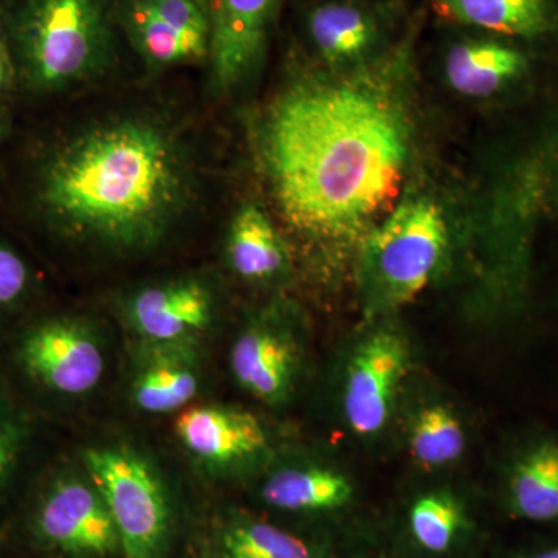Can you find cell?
<instances>
[{
    "mask_svg": "<svg viewBox=\"0 0 558 558\" xmlns=\"http://www.w3.org/2000/svg\"><path fill=\"white\" fill-rule=\"evenodd\" d=\"M3 73H5V65H3L2 50H0V86H2Z\"/></svg>",
    "mask_w": 558,
    "mask_h": 558,
    "instance_id": "cell-28",
    "label": "cell"
},
{
    "mask_svg": "<svg viewBox=\"0 0 558 558\" xmlns=\"http://www.w3.org/2000/svg\"><path fill=\"white\" fill-rule=\"evenodd\" d=\"M409 362L405 340L391 330L373 333L355 349L343 392L344 416L355 435H377L387 425Z\"/></svg>",
    "mask_w": 558,
    "mask_h": 558,
    "instance_id": "cell-6",
    "label": "cell"
},
{
    "mask_svg": "<svg viewBox=\"0 0 558 558\" xmlns=\"http://www.w3.org/2000/svg\"><path fill=\"white\" fill-rule=\"evenodd\" d=\"M130 315L146 343H193L211 322V296L199 282H170L142 290Z\"/></svg>",
    "mask_w": 558,
    "mask_h": 558,
    "instance_id": "cell-12",
    "label": "cell"
},
{
    "mask_svg": "<svg viewBox=\"0 0 558 558\" xmlns=\"http://www.w3.org/2000/svg\"><path fill=\"white\" fill-rule=\"evenodd\" d=\"M126 11L131 35L150 61L171 64L202 58L208 53V36L172 27L156 14L143 9L137 0H131Z\"/></svg>",
    "mask_w": 558,
    "mask_h": 558,
    "instance_id": "cell-20",
    "label": "cell"
},
{
    "mask_svg": "<svg viewBox=\"0 0 558 558\" xmlns=\"http://www.w3.org/2000/svg\"><path fill=\"white\" fill-rule=\"evenodd\" d=\"M21 360L28 374L65 396H83L105 376V352L97 336L73 319L46 323L25 337Z\"/></svg>",
    "mask_w": 558,
    "mask_h": 558,
    "instance_id": "cell-7",
    "label": "cell"
},
{
    "mask_svg": "<svg viewBox=\"0 0 558 558\" xmlns=\"http://www.w3.org/2000/svg\"><path fill=\"white\" fill-rule=\"evenodd\" d=\"M444 20L517 38L537 39L556 31V0H429Z\"/></svg>",
    "mask_w": 558,
    "mask_h": 558,
    "instance_id": "cell-14",
    "label": "cell"
},
{
    "mask_svg": "<svg viewBox=\"0 0 558 558\" xmlns=\"http://www.w3.org/2000/svg\"><path fill=\"white\" fill-rule=\"evenodd\" d=\"M201 388L193 343H146L131 385L132 400L149 414H168L189 407Z\"/></svg>",
    "mask_w": 558,
    "mask_h": 558,
    "instance_id": "cell-13",
    "label": "cell"
},
{
    "mask_svg": "<svg viewBox=\"0 0 558 558\" xmlns=\"http://www.w3.org/2000/svg\"><path fill=\"white\" fill-rule=\"evenodd\" d=\"M532 558H558V549L548 550V553L538 554Z\"/></svg>",
    "mask_w": 558,
    "mask_h": 558,
    "instance_id": "cell-27",
    "label": "cell"
},
{
    "mask_svg": "<svg viewBox=\"0 0 558 558\" xmlns=\"http://www.w3.org/2000/svg\"><path fill=\"white\" fill-rule=\"evenodd\" d=\"M231 267L242 278L275 277L288 264L284 242L266 213L247 205L231 223L229 236Z\"/></svg>",
    "mask_w": 558,
    "mask_h": 558,
    "instance_id": "cell-18",
    "label": "cell"
},
{
    "mask_svg": "<svg viewBox=\"0 0 558 558\" xmlns=\"http://www.w3.org/2000/svg\"><path fill=\"white\" fill-rule=\"evenodd\" d=\"M27 284V267L24 260L11 252L0 247V306L9 304L21 295Z\"/></svg>",
    "mask_w": 558,
    "mask_h": 558,
    "instance_id": "cell-25",
    "label": "cell"
},
{
    "mask_svg": "<svg viewBox=\"0 0 558 558\" xmlns=\"http://www.w3.org/2000/svg\"><path fill=\"white\" fill-rule=\"evenodd\" d=\"M108 506L124 558H159L170 535L163 484L145 458L123 447H98L83 457Z\"/></svg>",
    "mask_w": 558,
    "mask_h": 558,
    "instance_id": "cell-5",
    "label": "cell"
},
{
    "mask_svg": "<svg viewBox=\"0 0 558 558\" xmlns=\"http://www.w3.org/2000/svg\"><path fill=\"white\" fill-rule=\"evenodd\" d=\"M17 458V438L13 427L0 417V484L13 469Z\"/></svg>",
    "mask_w": 558,
    "mask_h": 558,
    "instance_id": "cell-26",
    "label": "cell"
},
{
    "mask_svg": "<svg viewBox=\"0 0 558 558\" xmlns=\"http://www.w3.org/2000/svg\"><path fill=\"white\" fill-rule=\"evenodd\" d=\"M0 36H2V31H0ZM0 46H2V44H0Z\"/></svg>",
    "mask_w": 558,
    "mask_h": 558,
    "instance_id": "cell-30",
    "label": "cell"
},
{
    "mask_svg": "<svg viewBox=\"0 0 558 558\" xmlns=\"http://www.w3.org/2000/svg\"><path fill=\"white\" fill-rule=\"evenodd\" d=\"M461 524V509L457 501L447 495H424L411 506V534L422 548L432 553H444L449 549Z\"/></svg>",
    "mask_w": 558,
    "mask_h": 558,
    "instance_id": "cell-23",
    "label": "cell"
},
{
    "mask_svg": "<svg viewBox=\"0 0 558 558\" xmlns=\"http://www.w3.org/2000/svg\"><path fill=\"white\" fill-rule=\"evenodd\" d=\"M526 69V57L495 40L454 44L446 58L447 81L458 94L484 98L494 95Z\"/></svg>",
    "mask_w": 558,
    "mask_h": 558,
    "instance_id": "cell-16",
    "label": "cell"
},
{
    "mask_svg": "<svg viewBox=\"0 0 558 558\" xmlns=\"http://www.w3.org/2000/svg\"><path fill=\"white\" fill-rule=\"evenodd\" d=\"M446 247L442 209L427 197L403 201L363 238L360 284L369 310H398L421 295Z\"/></svg>",
    "mask_w": 558,
    "mask_h": 558,
    "instance_id": "cell-4",
    "label": "cell"
},
{
    "mask_svg": "<svg viewBox=\"0 0 558 558\" xmlns=\"http://www.w3.org/2000/svg\"><path fill=\"white\" fill-rule=\"evenodd\" d=\"M513 509L532 521L558 520V442L526 451L510 478Z\"/></svg>",
    "mask_w": 558,
    "mask_h": 558,
    "instance_id": "cell-19",
    "label": "cell"
},
{
    "mask_svg": "<svg viewBox=\"0 0 558 558\" xmlns=\"http://www.w3.org/2000/svg\"><path fill=\"white\" fill-rule=\"evenodd\" d=\"M196 2H199L201 5L207 7L208 10H211V5L215 0H196Z\"/></svg>",
    "mask_w": 558,
    "mask_h": 558,
    "instance_id": "cell-29",
    "label": "cell"
},
{
    "mask_svg": "<svg viewBox=\"0 0 558 558\" xmlns=\"http://www.w3.org/2000/svg\"><path fill=\"white\" fill-rule=\"evenodd\" d=\"M407 58L409 44L362 72L304 81L270 110L264 163L282 215L303 236H355L398 194L410 120L389 83Z\"/></svg>",
    "mask_w": 558,
    "mask_h": 558,
    "instance_id": "cell-1",
    "label": "cell"
},
{
    "mask_svg": "<svg viewBox=\"0 0 558 558\" xmlns=\"http://www.w3.org/2000/svg\"><path fill=\"white\" fill-rule=\"evenodd\" d=\"M143 9L156 14L180 31L208 36L211 31V14L207 7L196 0H137Z\"/></svg>",
    "mask_w": 558,
    "mask_h": 558,
    "instance_id": "cell-24",
    "label": "cell"
},
{
    "mask_svg": "<svg viewBox=\"0 0 558 558\" xmlns=\"http://www.w3.org/2000/svg\"><path fill=\"white\" fill-rule=\"evenodd\" d=\"M223 558H314L296 535L264 521H244L227 529Z\"/></svg>",
    "mask_w": 558,
    "mask_h": 558,
    "instance_id": "cell-22",
    "label": "cell"
},
{
    "mask_svg": "<svg viewBox=\"0 0 558 558\" xmlns=\"http://www.w3.org/2000/svg\"><path fill=\"white\" fill-rule=\"evenodd\" d=\"M234 379L267 403L288 398L299 369V347L289 332L270 323L250 326L230 352Z\"/></svg>",
    "mask_w": 558,
    "mask_h": 558,
    "instance_id": "cell-11",
    "label": "cell"
},
{
    "mask_svg": "<svg viewBox=\"0 0 558 558\" xmlns=\"http://www.w3.org/2000/svg\"><path fill=\"white\" fill-rule=\"evenodd\" d=\"M351 497V481L325 468L282 469L263 487L267 505L290 512L337 509L347 505Z\"/></svg>",
    "mask_w": 558,
    "mask_h": 558,
    "instance_id": "cell-17",
    "label": "cell"
},
{
    "mask_svg": "<svg viewBox=\"0 0 558 558\" xmlns=\"http://www.w3.org/2000/svg\"><path fill=\"white\" fill-rule=\"evenodd\" d=\"M39 534L73 556L106 557L120 549L119 532L94 483L58 481L38 513Z\"/></svg>",
    "mask_w": 558,
    "mask_h": 558,
    "instance_id": "cell-8",
    "label": "cell"
},
{
    "mask_svg": "<svg viewBox=\"0 0 558 558\" xmlns=\"http://www.w3.org/2000/svg\"><path fill=\"white\" fill-rule=\"evenodd\" d=\"M307 28L319 57L332 65L365 60L380 39L379 17L354 2H326L315 7Z\"/></svg>",
    "mask_w": 558,
    "mask_h": 558,
    "instance_id": "cell-15",
    "label": "cell"
},
{
    "mask_svg": "<svg viewBox=\"0 0 558 558\" xmlns=\"http://www.w3.org/2000/svg\"><path fill=\"white\" fill-rule=\"evenodd\" d=\"M175 435L194 458L229 468L258 457L267 447V432L255 414L231 407L199 405L175 418Z\"/></svg>",
    "mask_w": 558,
    "mask_h": 558,
    "instance_id": "cell-10",
    "label": "cell"
},
{
    "mask_svg": "<svg viewBox=\"0 0 558 558\" xmlns=\"http://www.w3.org/2000/svg\"><path fill=\"white\" fill-rule=\"evenodd\" d=\"M170 138L146 123L112 124L80 138L47 172L44 201L70 230L110 244L159 236L183 197Z\"/></svg>",
    "mask_w": 558,
    "mask_h": 558,
    "instance_id": "cell-2",
    "label": "cell"
},
{
    "mask_svg": "<svg viewBox=\"0 0 558 558\" xmlns=\"http://www.w3.org/2000/svg\"><path fill=\"white\" fill-rule=\"evenodd\" d=\"M281 0H215L209 49L220 87L233 86L259 64Z\"/></svg>",
    "mask_w": 558,
    "mask_h": 558,
    "instance_id": "cell-9",
    "label": "cell"
},
{
    "mask_svg": "<svg viewBox=\"0 0 558 558\" xmlns=\"http://www.w3.org/2000/svg\"><path fill=\"white\" fill-rule=\"evenodd\" d=\"M3 24L33 78L47 86L83 78L109 53L106 0H16Z\"/></svg>",
    "mask_w": 558,
    "mask_h": 558,
    "instance_id": "cell-3",
    "label": "cell"
},
{
    "mask_svg": "<svg viewBox=\"0 0 558 558\" xmlns=\"http://www.w3.org/2000/svg\"><path fill=\"white\" fill-rule=\"evenodd\" d=\"M410 449L413 458L424 468H446L464 453V427L457 414L446 405L433 403L424 407L411 424Z\"/></svg>",
    "mask_w": 558,
    "mask_h": 558,
    "instance_id": "cell-21",
    "label": "cell"
}]
</instances>
